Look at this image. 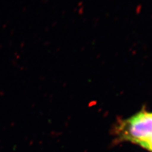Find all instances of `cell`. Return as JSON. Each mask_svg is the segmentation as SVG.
Listing matches in <instances>:
<instances>
[{
  "label": "cell",
  "mask_w": 152,
  "mask_h": 152,
  "mask_svg": "<svg viewBox=\"0 0 152 152\" xmlns=\"http://www.w3.org/2000/svg\"><path fill=\"white\" fill-rule=\"evenodd\" d=\"M119 139L140 144L152 137V113L142 110L121 121L116 127Z\"/></svg>",
  "instance_id": "6da1fadb"
},
{
  "label": "cell",
  "mask_w": 152,
  "mask_h": 152,
  "mask_svg": "<svg viewBox=\"0 0 152 152\" xmlns=\"http://www.w3.org/2000/svg\"><path fill=\"white\" fill-rule=\"evenodd\" d=\"M139 145L143 148H145L148 151L152 152V137L141 142Z\"/></svg>",
  "instance_id": "7a4b0ae2"
}]
</instances>
